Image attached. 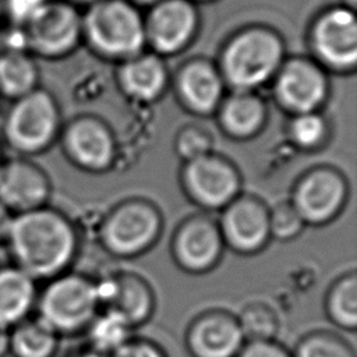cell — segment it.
Instances as JSON below:
<instances>
[{"label":"cell","instance_id":"37","mask_svg":"<svg viewBox=\"0 0 357 357\" xmlns=\"http://www.w3.org/2000/svg\"><path fill=\"white\" fill-rule=\"evenodd\" d=\"M66 357H105V356H102V354L93 351V350L89 349V347H85V349L75 350V351L70 353V354L66 356Z\"/></svg>","mask_w":357,"mask_h":357},{"label":"cell","instance_id":"7","mask_svg":"<svg viewBox=\"0 0 357 357\" xmlns=\"http://www.w3.org/2000/svg\"><path fill=\"white\" fill-rule=\"evenodd\" d=\"M20 31L33 57L60 59L82 38V15L71 1L46 0Z\"/></svg>","mask_w":357,"mask_h":357},{"label":"cell","instance_id":"1","mask_svg":"<svg viewBox=\"0 0 357 357\" xmlns=\"http://www.w3.org/2000/svg\"><path fill=\"white\" fill-rule=\"evenodd\" d=\"M4 245L13 265L46 282L74 264L79 234L71 219L49 205L13 216Z\"/></svg>","mask_w":357,"mask_h":357},{"label":"cell","instance_id":"3","mask_svg":"<svg viewBox=\"0 0 357 357\" xmlns=\"http://www.w3.org/2000/svg\"><path fill=\"white\" fill-rule=\"evenodd\" d=\"M99 311L95 280L64 272L46 280L38 291L33 315L61 337L82 333Z\"/></svg>","mask_w":357,"mask_h":357},{"label":"cell","instance_id":"39","mask_svg":"<svg viewBox=\"0 0 357 357\" xmlns=\"http://www.w3.org/2000/svg\"><path fill=\"white\" fill-rule=\"evenodd\" d=\"M134 1L139 3V4H151V6H153V4L159 3L160 0H134Z\"/></svg>","mask_w":357,"mask_h":357},{"label":"cell","instance_id":"15","mask_svg":"<svg viewBox=\"0 0 357 357\" xmlns=\"http://www.w3.org/2000/svg\"><path fill=\"white\" fill-rule=\"evenodd\" d=\"M145 39L156 54H173L184 49L198 26V14L190 0H160L144 18Z\"/></svg>","mask_w":357,"mask_h":357},{"label":"cell","instance_id":"10","mask_svg":"<svg viewBox=\"0 0 357 357\" xmlns=\"http://www.w3.org/2000/svg\"><path fill=\"white\" fill-rule=\"evenodd\" d=\"M225 248L218 220L205 213L183 219L176 227L170 244L176 265L194 275L212 271L219 264Z\"/></svg>","mask_w":357,"mask_h":357},{"label":"cell","instance_id":"25","mask_svg":"<svg viewBox=\"0 0 357 357\" xmlns=\"http://www.w3.org/2000/svg\"><path fill=\"white\" fill-rule=\"evenodd\" d=\"M328 319L346 331L357 328V275L350 271L337 278L325 296Z\"/></svg>","mask_w":357,"mask_h":357},{"label":"cell","instance_id":"35","mask_svg":"<svg viewBox=\"0 0 357 357\" xmlns=\"http://www.w3.org/2000/svg\"><path fill=\"white\" fill-rule=\"evenodd\" d=\"M13 216L14 215L0 202V245H4Z\"/></svg>","mask_w":357,"mask_h":357},{"label":"cell","instance_id":"41","mask_svg":"<svg viewBox=\"0 0 357 357\" xmlns=\"http://www.w3.org/2000/svg\"><path fill=\"white\" fill-rule=\"evenodd\" d=\"M3 18H4V4H3V0H0V22Z\"/></svg>","mask_w":357,"mask_h":357},{"label":"cell","instance_id":"31","mask_svg":"<svg viewBox=\"0 0 357 357\" xmlns=\"http://www.w3.org/2000/svg\"><path fill=\"white\" fill-rule=\"evenodd\" d=\"M211 145L212 142L209 135L195 127L183 130L176 139V151L184 162L209 153Z\"/></svg>","mask_w":357,"mask_h":357},{"label":"cell","instance_id":"32","mask_svg":"<svg viewBox=\"0 0 357 357\" xmlns=\"http://www.w3.org/2000/svg\"><path fill=\"white\" fill-rule=\"evenodd\" d=\"M46 0H3L4 18L11 28L21 29Z\"/></svg>","mask_w":357,"mask_h":357},{"label":"cell","instance_id":"40","mask_svg":"<svg viewBox=\"0 0 357 357\" xmlns=\"http://www.w3.org/2000/svg\"><path fill=\"white\" fill-rule=\"evenodd\" d=\"M71 1H74V3H85V4H92V3H95V1H98V0H71Z\"/></svg>","mask_w":357,"mask_h":357},{"label":"cell","instance_id":"18","mask_svg":"<svg viewBox=\"0 0 357 357\" xmlns=\"http://www.w3.org/2000/svg\"><path fill=\"white\" fill-rule=\"evenodd\" d=\"M225 81L219 68L205 60L187 63L177 75L181 102L194 113L209 114L223 100Z\"/></svg>","mask_w":357,"mask_h":357},{"label":"cell","instance_id":"9","mask_svg":"<svg viewBox=\"0 0 357 357\" xmlns=\"http://www.w3.org/2000/svg\"><path fill=\"white\" fill-rule=\"evenodd\" d=\"M349 199V183L332 166H315L294 183L289 202L305 226H324L335 220Z\"/></svg>","mask_w":357,"mask_h":357},{"label":"cell","instance_id":"38","mask_svg":"<svg viewBox=\"0 0 357 357\" xmlns=\"http://www.w3.org/2000/svg\"><path fill=\"white\" fill-rule=\"evenodd\" d=\"M343 1H344V7L351 8V10L356 8V1H357V0H343Z\"/></svg>","mask_w":357,"mask_h":357},{"label":"cell","instance_id":"26","mask_svg":"<svg viewBox=\"0 0 357 357\" xmlns=\"http://www.w3.org/2000/svg\"><path fill=\"white\" fill-rule=\"evenodd\" d=\"M84 333L86 335L88 347L107 357L132 337V328L116 312L100 310Z\"/></svg>","mask_w":357,"mask_h":357},{"label":"cell","instance_id":"29","mask_svg":"<svg viewBox=\"0 0 357 357\" xmlns=\"http://www.w3.org/2000/svg\"><path fill=\"white\" fill-rule=\"evenodd\" d=\"M328 134L325 119L318 112L294 114L289 126L290 139L296 146L304 151L319 148Z\"/></svg>","mask_w":357,"mask_h":357},{"label":"cell","instance_id":"19","mask_svg":"<svg viewBox=\"0 0 357 357\" xmlns=\"http://www.w3.org/2000/svg\"><path fill=\"white\" fill-rule=\"evenodd\" d=\"M38 282L15 265L0 266V329L10 331L32 317Z\"/></svg>","mask_w":357,"mask_h":357},{"label":"cell","instance_id":"12","mask_svg":"<svg viewBox=\"0 0 357 357\" xmlns=\"http://www.w3.org/2000/svg\"><path fill=\"white\" fill-rule=\"evenodd\" d=\"M311 47L328 67L347 71L357 64V18L351 8L333 7L311 26Z\"/></svg>","mask_w":357,"mask_h":357},{"label":"cell","instance_id":"28","mask_svg":"<svg viewBox=\"0 0 357 357\" xmlns=\"http://www.w3.org/2000/svg\"><path fill=\"white\" fill-rule=\"evenodd\" d=\"M291 357H356L351 346L339 335L329 331H314L303 336Z\"/></svg>","mask_w":357,"mask_h":357},{"label":"cell","instance_id":"42","mask_svg":"<svg viewBox=\"0 0 357 357\" xmlns=\"http://www.w3.org/2000/svg\"><path fill=\"white\" fill-rule=\"evenodd\" d=\"M3 160H4V156H3V145H1V142H0V166H1Z\"/></svg>","mask_w":357,"mask_h":357},{"label":"cell","instance_id":"16","mask_svg":"<svg viewBox=\"0 0 357 357\" xmlns=\"http://www.w3.org/2000/svg\"><path fill=\"white\" fill-rule=\"evenodd\" d=\"M328 93L322 68L307 59L283 61L275 75V95L282 106L294 114L317 112Z\"/></svg>","mask_w":357,"mask_h":357},{"label":"cell","instance_id":"6","mask_svg":"<svg viewBox=\"0 0 357 357\" xmlns=\"http://www.w3.org/2000/svg\"><path fill=\"white\" fill-rule=\"evenodd\" d=\"M163 230L159 208L145 198H128L114 205L102 219L99 241L116 258H135L152 248Z\"/></svg>","mask_w":357,"mask_h":357},{"label":"cell","instance_id":"36","mask_svg":"<svg viewBox=\"0 0 357 357\" xmlns=\"http://www.w3.org/2000/svg\"><path fill=\"white\" fill-rule=\"evenodd\" d=\"M10 354V331L0 329V357Z\"/></svg>","mask_w":357,"mask_h":357},{"label":"cell","instance_id":"30","mask_svg":"<svg viewBox=\"0 0 357 357\" xmlns=\"http://www.w3.org/2000/svg\"><path fill=\"white\" fill-rule=\"evenodd\" d=\"M305 225L297 211L289 201L279 202L269 208V231L271 238L289 241L296 238Z\"/></svg>","mask_w":357,"mask_h":357},{"label":"cell","instance_id":"34","mask_svg":"<svg viewBox=\"0 0 357 357\" xmlns=\"http://www.w3.org/2000/svg\"><path fill=\"white\" fill-rule=\"evenodd\" d=\"M236 357H291V351L276 340H254L245 342Z\"/></svg>","mask_w":357,"mask_h":357},{"label":"cell","instance_id":"23","mask_svg":"<svg viewBox=\"0 0 357 357\" xmlns=\"http://www.w3.org/2000/svg\"><path fill=\"white\" fill-rule=\"evenodd\" d=\"M39 66L25 47L6 45L0 49V98L8 102L39 88Z\"/></svg>","mask_w":357,"mask_h":357},{"label":"cell","instance_id":"22","mask_svg":"<svg viewBox=\"0 0 357 357\" xmlns=\"http://www.w3.org/2000/svg\"><path fill=\"white\" fill-rule=\"evenodd\" d=\"M219 123L225 132L237 139L257 135L266 119V109L251 91H234L219 105Z\"/></svg>","mask_w":357,"mask_h":357},{"label":"cell","instance_id":"8","mask_svg":"<svg viewBox=\"0 0 357 357\" xmlns=\"http://www.w3.org/2000/svg\"><path fill=\"white\" fill-rule=\"evenodd\" d=\"M180 184L185 197L204 211H222L241 194L237 167L212 152L184 162Z\"/></svg>","mask_w":357,"mask_h":357},{"label":"cell","instance_id":"24","mask_svg":"<svg viewBox=\"0 0 357 357\" xmlns=\"http://www.w3.org/2000/svg\"><path fill=\"white\" fill-rule=\"evenodd\" d=\"M60 337L35 315L10 329V354L13 357H53Z\"/></svg>","mask_w":357,"mask_h":357},{"label":"cell","instance_id":"21","mask_svg":"<svg viewBox=\"0 0 357 357\" xmlns=\"http://www.w3.org/2000/svg\"><path fill=\"white\" fill-rule=\"evenodd\" d=\"M166 81V66L156 53L142 52L124 60L119 70V82L123 91L139 102H151L159 98Z\"/></svg>","mask_w":357,"mask_h":357},{"label":"cell","instance_id":"14","mask_svg":"<svg viewBox=\"0 0 357 357\" xmlns=\"http://www.w3.org/2000/svg\"><path fill=\"white\" fill-rule=\"evenodd\" d=\"M50 195V178L38 163L31 158H4L0 166V202L13 215L46 206Z\"/></svg>","mask_w":357,"mask_h":357},{"label":"cell","instance_id":"20","mask_svg":"<svg viewBox=\"0 0 357 357\" xmlns=\"http://www.w3.org/2000/svg\"><path fill=\"white\" fill-rule=\"evenodd\" d=\"M102 310L120 315L132 329L145 324L155 310V294L149 283L132 272L113 273V291Z\"/></svg>","mask_w":357,"mask_h":357},{"label":"cell","instance_id":"17","mask_svg":"<svg viewBox=\"0 0 357 357\" xmlns=\"http://www.w3.org/2000/svg\"><path fill=\"white\" fill-rule=\"evenodd\" d=\"M244 343L236 315L225 310L198 314L185 331V347L191 357H236Z\"/></svg>","mask_w":357,"mask_h":357},{"label":"cell","instance_id":"5","mask_svg":"<svg viewBox=\"0 0 357 357\" xmlns=\"http://www.w3.org/2000/svg\"><path fill=\"white\" fill-rule=\"evenodd\" d=\"M280 38L266 28H248L234 35L220 57V74L234 91H254L273 78L283 64Z\"/></svg>","mask_w":357,"mask_h":357},{"label":"cell","instance_id":"11","mask_svg":"<svg viewBox=\"0 0 357 357\" xmlns=\"http://www.w3.org/2000/svg\"><path fill=\"white\" fill-rule=\"evenodd\" d=\"M218 226L225 247L240 255H254L271 240L269 208L251 194H240L227 204L220 211Z\"/></svg>","mask_w":357,"mask_h":357},{"label":"cell","instance_id":"13","mask_svg":"<svg viewBox=\"0 0 357 357\" xmlns=\"http://www.w3.org/2000/svg\"><path fill=\"white\" fill-rule=\"evenodd\" d=\"M60 139L67 159L85 172H106L116 159L114 137L95 117L74 119L61 130Z\"/></svg>","mask_w":357,"mask_h":357},{"label":"cell","instance_id":"4","mask_svg":"<svg viewBox=\"0 0 357 357\" xmlns=\"http://www.w3.org/2000/svg\"><path fill=\"white\" fill-rule=\"evenodd\" d=\"M82 36L103 57L128 60L144 52V18L127 0H98L82 15Z\"/></svg>","mask_w":357,"mask_h":357},{"label":"cell","instance_id":"33","mask_svg":"<svg viewBox=\"0 0 357 357\" xmlns=\"http://www.w3.org/2000/svg\"><path fill=\"white\" fill-rule=\"evenodd\" d=\"M107 357H167V354L155 342L132 336Z\"/></svg>","mask_w":357,"mask_h":357},{"label":"cell","instance_id":"2","mask_svg":"<svg viewBox=\"0 0 357 357\" xmlns=\"http://www.w3.org/2000/svg\"><path fill=\"white\" fill-rule=\"evenodd\" d=\"M61 132L56 98L43 88L10 102L0 124V142L15 156L32 158L47 151Z\"/></svg>","mask_w":357,"mask_h":357},{"label":"cell","instance_id":"27","mask_svg":"<svg viewBox=\"0 0 357 357\" xmlns=\"http://www.w3.org/2000/svg\"><path fill=\"white\" fill-rule=\"evenodd\" d=\"M245 342L275 340L279 332V318L273 308L265 303L247 304L236 315Z\"/></svg>","mask_w":357,"mask_h":357}]
</instances>
